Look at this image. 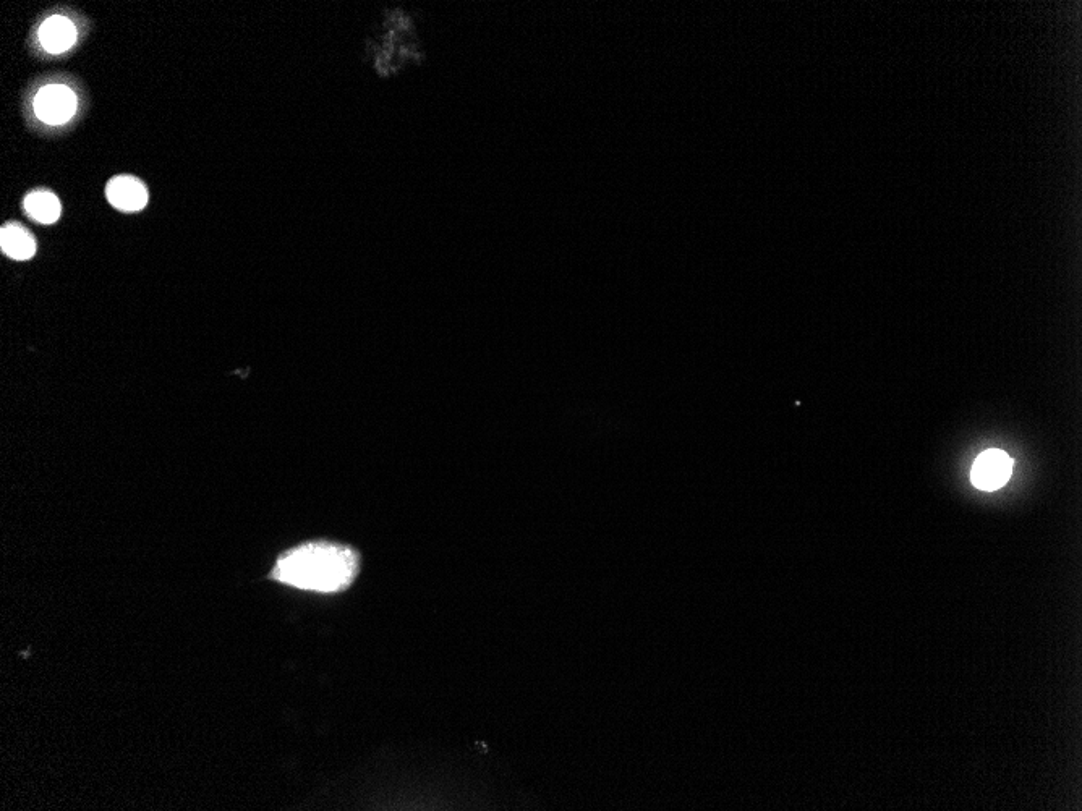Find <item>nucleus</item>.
Segmentation results:
<instances>
[{"mask_svg":"<svg viewBox=\"0 0 1082 811\" xmlns=\"http://www.w3.org/2000/svg\"><path fill=\"white\" fill-rule=\"evenodd\" d=\"M358 564V554L349 546L311 541L281 554L271 577L299 590L337 593L352 585Z\"/></svg>","mask_w":1082,"mask_h":811,"instance_id":"nucleus-1","label":"nucleus"},{"mask_svg":"<svg viewBox=\"0 0 1082 811\" xmlns=\"http://www.w3.org/2000/svg\"><path fill=\"white\" fill-rule=\"evenodd\" d=\"M77 96L69 86L49 85L39 90L35 98V114L44 124H67L77 112Z\"/></svg>","mask_w":1082,"mask_h":811,"instance_id":"nucleus-2","label":"nucleus"},{"mask_svg":"<svg viewBox=\"0 0 1082 811\" xmlns=\"http://www.w3.org/2000/svg\"><path fill=\"white\" fill-rule=\"evenodd\" d=\"M1013 459L1006 452L989 449L982 452L972 465V485L982 491H995L1010 480Z\"/></svg>","mask_w":1082,"mask_h":811,"instance_id":"nucleus-3","label":"nucleus"},{"mask_svg":"<svg viewBox=\"0 0 1082 811\" xmlns=\"http://www.w3.org/2000/svg\"><path fill=\"white\" fill-rule=\"evenodd\" d=\"M106 196L114 208L124 213H137L148 203V190L145 183L132 175H119L109 180Z\"/></svg>","mask_w":1082,"mask_h":811,"instance_id":"nucleus-4","label":"nucleus"},{"mask_svg":"<svg viewBox=\"0 0 1082 811\" xmlns=\"http://www.w3.org/2000/svg\"><path fill=\"white\" fill-rule=\"evenodd\" d=\"M39 41L51 54H62L77 43V28L69 18L54 15L39 28Z\"/></svg>","mask_w":1082,"mask_h":811,"instance_id":"nucleus-5","label":"nucleus"},{"mask_svg":"<svg viewBox=\"0 0 1082 811\" xmlns=\"http://www.w3.org/2000/svg\"><path fill=\"white\" fill-rule=\"evenodd\" d=\"M0 248L12 260H31L36 255V240L26 227L5 224L0 230Z\"/></svg>","mask_w":1082,"mask_h":811,"instance_id":"nucleus-6","label":"nucleus"},{"mask_svg":"<svg viewBox=\"0 0 1082 811\" xmlns=\"http://www.w3.org/2000/svg\"><path fill=\"white\" fill-rule=\"evenodd\" d=\"M26 214L39 224H54L62 213L59 198L49 190H35L28 193L23 201Z\"/></svg>","mask_w":1082,"mask_h":811,"instance_id":"nucleus-7","label":"nucleus"}]
</instances>
